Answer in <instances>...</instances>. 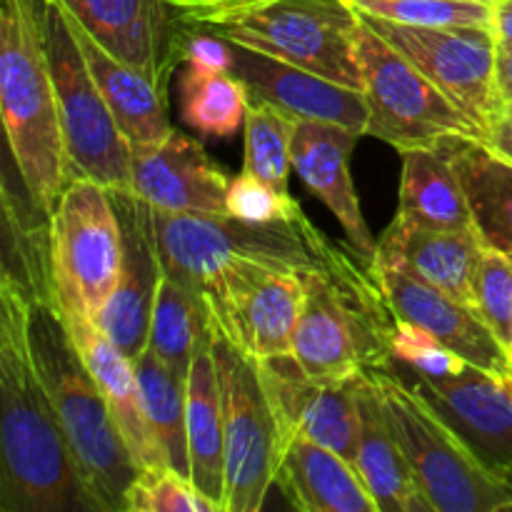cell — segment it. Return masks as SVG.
<instances>
[{
    "mask_svg": "<svg viewBox=\"0 0 512 512\" xmlns=\"http://www.w3.org/2000/svg\"><path fill=\"white\" fill-rule=\"evenodd\" d=\"M63 318L68 323L70 333H73L75 343H78L80 353H83L85 363H88L90 373L98 380L100 390H103L105 400H108L110 413L115 418V425H118L120 435L128 443L138 468L143 470L155 468V465H165L158 443H155L153 428L148 423V415H145L143 395H140V383L133 358H128L100 330V325L95 320L70 313H63Z\"/></svg>",
    "mask_w": 512,
    "mask_h": 512,
    "instance_id": "cb8c5ba5",
    "label": "cell"
},
{
    "mask_svg": "<svg viewBox=\"0 0 512 512\" xmlns=\"http://www.w3.org/2000/svg\"><path fill=\"white\" fill-rule=\"evenodd\" d=\"M508 355H510V360H512V330H510V345H508Z\"/></svg>",
    "mask_w": 512,
    "mask_h": 512,
    "instance_id": "f6af8a7d",
    "label": "cell"
},
{
    "mask_svg": "<svg viewBox=\"0 0 512 512\" xmlns=\"http://www.w3.org/2000/svg\"><path fill=\"white\" fill-rule=\"evenodd\" d=\"M0 510L98 512L80 480L28 338V303L0 280Z\"/></svg>",
    "mask_w": 512,
    "mask_h": 512,
    "instance_id": "6da1fadb",
    "label": "cell"
},
{
    "mask_svg": "<svg viewBox=\"0 0 512 512\" xmlns=\"http://www.w3.org/2000/svg\"><path fill=\"white\" fill-rule=\"evenodd\" d=\"M303 308L293 355L320 380H350L393 368L395 318L378 273L340 245L333 258L303 275Z\"/></svg>",
    "mask_w": 512,
    "mask_h": 512,
    "instance_id": "277c9868",
    "label": "cell"
},
{
    "mask_svg": "<svg viewBox=\"0 0 512 512\" xmlns=\"http://www.w3.org/2000/svg\"><path fill=\"white\" fill-rule=\"evenodd\" d=\"M43 8L45 0L0 3V113L18 175L50 215L70 173L45 48Z\"/></svg>",
    "mask_w": 512,
    "mask_h": 512,
    "instance_id": "5b68a950",
    "label": "cell"
},
{
    "mask_svg": "<svg viewBox=\"0 0 512 512\" xmlns=\"http://www.w3.org/2000/svg\"><path fill=\"white\" fill-rule=\"evenodd\" d=\"M228 215L245 220V223H278L290 220L300 213V203L290 193H280L258 175L243 173L230 180L228 185Z\"/></svg>",
    "mask_w": 512,
    "mask_h": 512,
    "instance_id": "74e56055",
    "label": "cell"
},
{
    "mask_svg": "<svg viewBox=\"0 0 512 512\" xmlns=\"http://www.w3.org/2000/svg\"><path fill=\"white\" fill-rule=\"evenodd\" d=\"M358 63L368 103L365 135L385 140L400 153L438 145L455 135L480 138L468 115L363 18L358 28Z\"/></svg>",
    "mask_w": 512,
    "mask_h": 512,
    "instance_id": "30bf717a",
    "label": "cell"
},
{
    "mask_svg": "<svg viewBox=\"0 0 512 512\" xmlns=\"http://www.w3.org/2000/svg\"><path fill=\"white\" fill-rule=\"evenodd\" d=\"M475 310L508 350L512 330V258L488 245L483 248L475 273Z\"/></svg>",
    "mask_w": 512,
    "mask_h": 512,
    "instance_id": "d590c367",
    "label": "cell"
},
{
    "mask_svg": "<svg viewBox=\"0 0 512 512\" xmlns=\"http://www.w3.org/2000/svg\"><path fill=\"white\" fill-rule=\"evenodd\" d=\"M415 388L433 403L480 463L512 488V370L468 365L455 378H415Z\"/></svg>",
    "mask_w": 512,
    "mask_h": 512,
    "instance_id": "9a60e30c",
    "label": "cell"
},
{
    "mask_svg": "<svg viewBox=\"0 0 512 512\" xmlns=\"http://www.w3.org/2000/svg\"><path fill=\"white\" fill-rule=\"evenodd\" d=\"M355 400H358L360 418L355 468L363 475L378 510L435 512L410 470L408 458L390 428V420L368 373L355 378Z\"/></svg>",
    "mask_w": 512,
    "mask_h": 512,
    "instance_id": "d4e9b609",
    "label": "cell"
},
{
    "mask_svg": "<svg viewBox=\"0 0 512 512\" xmlns=\"http://www.w3.org/2000/svg\"><path fill=\"white\" fill-rule=\"evenodd\" d=\"M185 65L230 73V68H233V50H230L228 40L220 38V35L188 28V38H185Z\"/></svg>",
    "mask_w": 512,
    "mask_h": 512,
    "instance_id": "f35d334b",
    "label": "cell"
},
{
    "mask_svg": "<svg viewBox=\"0 0 512 512\" xmlns=\"http://www.w3.org/2000/svg\"><path fill=\"white\" fill-rule=\"evenodd\" d=\"M138 373L145 415L153 428L163 463L190 478L188 450V393L185 380L178 378L153 350L133 360Z\"/></svg>",
    "mask_w": 512,
    "mask_h": 512,
    "instance_id": "4dcf8cb0",
    "label": "cell"
},
{
    "mask_svg": "<svg viewBox=\"0 0 512 512\" xmlns=\"http://www.w3.org/2000/svg\"><path fill=\"white\" fill-rule=\"evenodd\" d=\"M213 325V323H210ZM213 353L223 400L225 503L223 512H255L273 488L278 465V425L250 360L213 325Z\"/></svg>",
    "mask_w": 512,
    "mask_h": 512,
    "instance_id": "8fae6325",
    "label": "cell"
},
{
    "mask_svg": "<svg viewBox=\"0 0 512 512\" xmlns=\"http://www.w3.org/2000/svg\"><path fill=\"white\" fill-rule=\"evenodd\" d=\"M125 238L113 193L70 178L50 213V270L63 313L98 320L118 288Z\"/></svg>",
    "mask_w": 512,
    "mask_h": 512,
    "instance_id": "ba28073f",
    "label": "cell"
},
{
    "mask_svg": "<svg viewBox=\"0 0 512 512\" xmlns=\"http://www.w3.org/2000/svg\"><path fill=\"white\" fill-rule=\"evenodd\" d=\"M153 223L165 273L198 290L205 300L243 275H305L340 248L305 218L303 210L278 223L153 210Z\"/></svg>",
    "mask_w": 512,
    "mask_h": 512,
    "instance_id": "3957f363",
    "label": "cell"
},
{
    "mask_svg": "<svg viewBox=\"0 0 512 512\" xmlns=\"http://www.w3.org/2000/svg\"><path fill=\"white\" fill-rule=\"evenodd\" d=\"M498 85L503 98H512V45L498 40Z\"/></svg>",
    "mask_w": 512,
    "mask_h": 512,
    "instance_id": "60d3db41",
    "label": "cell"
},
{
    "mask_svg": "<svg viewBox=\"0 0 512 512\" xmlns=\"http://www.w3.org/2000/svg\"><path fill=\"white\" fill-rule=\"evenodd\" d=\"M385 415L435 512L512 510V488L490 473L415 385L390 368L370 370Z\"/></svg>",
    "mask_w": 512,
    "mask_h": 512,
    "instance_id": "52a82bcc",
    "label": "cell"
},
{
    "mask_svg": "<svg viewBox=\"0 0 512 512\" xmlns=\"http://www.w3.org/2000/svg\"><path fill=\"white\" fill-rule=\"evenodd\" d=\"M273 485L295 510L380 512L360 470L338 450L303 435L280 443Z\"/></svg>",
    "mask_w": 512,
    "mask_h": 512,
    "instance_id": "603a6c76",
    "label": "cell"
},
{
    "mask_svg": "<svg viewBox=\"0 0 512 512\" xmlns=\"http://www.w3.org/2000/svg\"><path fill=\"white\" fill-rule=\"evenodd\" d=\"M393 358L413 368L415 375L435 380L455 378L470 365L428 330L400 318L393 333Z\"/></svg>",
    "mask_w": 512,
    "mask_h": 512,
    "instance_id": "8d00e7d4",
    "label": "cell"
},
{
    "mask_svg": "<svg viewBox=\"0 0 512 512\" xmlns=\"http://www.w3.org/2000/svg\"><path fill=\"white\" fill-rule=\"evenodd\" d=\"M3 275L13 278L25 293L30 350L90 500L98 512H125V493L140 468L65 323L53 270H3Z\"/></svg>",
    "mask_w": 512,
    "mask_h": 512,
    "instance_id": "7a4b0ae2",
    "label": "cell"
},
{
    "mask_svg": "<svg viewBox=\"0 0 512 512\" xmlns=\"http://www.w3.org/2000/svg\"><path fill=\"white\" fill-rule=\"evenodd\" d=\"M358 13L428 28L495 30V3L483 0H348Z\"/></svg>",
    "mask_w": 512,
    "mask_h": 512,
    "instance_id": "836d02e7",
    "label": "cell"
},
{
    "mask_svg": "<svg viewBox=\"0 0 512 512\" xmlns=\"http://www.w3.org/2000/svg\"><path fill=\"white\" fill-rule=\"evenodd\" d=\"M395 218L435 230H475L468 195L443 143L403 150Z\"/></svg>",
    "mask_w": 512,
    "mask_h": 512,
    "instance_id": "f1b7e54d",
    "label": "cell"
},
{
    "mask_svg": "<svg viewBox=\"0 0 512 512\" xmlns=\"http://www.w3.org/2000/svg\"><path fill=\"white\" fill-rule=\"evenodd\" d=\"M363 133L325 120H298L293 135V170L305 188L328 205L343 228L348 245L373 273H378V238L365 220L355 193L350 158Z\"/></svg>",
    "mask_w": 512,
    "mask_h": 512,
    "instance_id": "e0dca14e",
    "label": "cell"
},
{
    "mask_svg": "<svg viewBox=\"0 0 512 512\" xmlns=\"http://www.w3.org/2000/svg\"><path fill=\"white\" fill-rule=\"evenodd\" d=\"M258 373L278 425L280 443L293 435H303L338 450L355 465L360 433L355 378H313L293 353L260 360Z\"/></svg>",
    "mask_w": 512,
    "mask_h": 512,
    "instance_id": "5bb4252c",
    "label": "cell"
},
{
    "mask_svg": "<svg viewBox=\"0 0 512 512\" xmlns=\"http://www.w3.org/2000/svg\"><path fill=\"white\" fill-rule=\"evenodd\" d=\"M378 268H395L475 308L483 240L475 230H435L393 218L378 240Z\"/></svg>",
    "mask_w": 512,
    "mask_h": 512,
    "instance_id": "7402d4cb",
    "label": "cell"
},
{
    "mask_svg": "<svg viewBox=\"0 0 512 512\" xmlns=\"http://www.w3.org/2000/svg\"><path fill=\"white\" fill-rule=\"evenodd\" d=\"M125 512H220L188 475L170 465L143 468L125 493Z\"/></svg>",
    "mask_w": 512,
    "mask_h": 512,
    "instance_id": "e575fe53",
    "label": "cell"
},
{
    "mask_svg": "<svg viewBox=\"0 0 512 512\" xmlns=\"http://www.w3.org/2000/svg\"><path fill=\"white\" fill-rule=\"evenodd\" d=\"M43 25L70 178L133 193V145L110 113L58 0H45Z\"/></svg>",
    "mask_w": 512,
    "mask_h": 512,
    "instance_id": "9c48e42d",
    "label": "cell"
},
{
    "mask_svg": "<svg viewBox=\"0 0 512 512\" xmlns=\"http://www.w3.org/2000/svg\"><path fill=\"white\" fill-rule=\"evenodd\" d=\"M188 393V450L190 480L223 512L225 503V448L223 400L213 353V325L198 345L185 378Z\"/></svg>",
    "mask_w": 512,
    "mask_h": 512,
    "instance_id": "83f0119b",
    "label": "cell"
},
{
    "mask_svg": "<svg viewBox=\"0 0 512 512\" xmlns=\"http://www.w3.org/2000/svg\"><path fill=\"white\" fill-rule=\"evenodd\" d=\"M188 28L248 45L363 93L358 63L360 15L348 0H245L180 13Z\"/></svg>",
    "mask_w": 512,
    "mask_h": 512,
    "instance_id": "8992f818",
    "label": "cell"
},
{
    "mask_svg": "<svg viewBox=\"0 0 512 512\" xmlns=\"http://www.w3.org/2000/svg\"><path fill=\"white\" fill-rule=\"evenodd\" d=\"M63 13L73 30L75 43L85 55V63H88L90 73H93L95 83H98L100 93L128 143L138 148V145H153L168 138L175 130L168 118V93H163L143 73L110 55L98 40L90 38L88 30L68 10L63 8Z\"/></svg>",
    "mask_w": 512,
    "mask_h": 512,
    "instance_id": "484cf974",
    "label": "cell"
},
{
    "mask_svg": "<svg viewBox=\"0 0 512 512\" xmlns=\"http://www.w3.org/2000/svg\"><path fill=\"white\" fill-rule=\"evenodd\" d=\"M110 193L123 225L125 260L118 288L95 323L128 358L135 360L148 350L150 318L165 268L150 205L135 193H123V190H110Z\"/></svg>",
    "mask_w": 512,
    "mask_h": 512,
    "instance_id": "2e32d148",
    "label": "cell"
},
{
    "mask_svg": "<svg viewBox=\"0 0 512 512\" xmlns=\"http://www.w3.org/2000/svg\"><path fill=\"white\" fill-rule=\"evenodd\" d=\"M183 118L198 133L210 138H233L245 125L248 90L233 73L188 68L180 78Z\"/></svg>",
    "mask_w": 512,
    "mask_h": 512,
    "instance_id": "1f68e13d",
    "label": "cell"
},
{
    "mask_svg": "<svg viewBox=\"0 0 512 512\" xmlns=\"http://www.w3.org/2000/svg\"><path fill=\"white\" fill-rule=\"evenodd\" d=\"M378 278L395 318L410 320L428 330L470 365L493 373H510L508 350L485 325L478 310L395 268L380 265Z\"/></svg>",
    "mask_w": 512,
    "mask_h": 512,
    "instance_id": "44dd1931",
    "label": "cell"
},
{
    "mask_svg": "<svg viewBox=\"0 0 512 512\" xmlns=\"http://www.w3.org/2000/svg\"><path fill=\"white\" fill-rule=\"evenodd\" d=\"M483 3H495V0H483Z\"/></svg>",
    "mask_w": 512,
    "mask_h": 512,
    "instance_id": "bcb514c9",
    "label": "cell"
},
{
    "mask_svg": "<svg viewBox=\"0 0 512 512\" xmlns=\"http://www.w3.org/2000/svg\"><path fill=\"white\" fill-rule=\"evenodd\" d=\"M298 120L280 113L270 103L248 98L245 113V165L243 170L290 193L288 178L293 170V135Z\"/></svg>",
    "mask_w": 512,
    "mask_h": 512,
    "instance_id": "d6a6232c",
    "label": "cell"
},
{
    "mask_svg": "<svg viewBox=\"0 0 512 512\" xmlns=\"http://www.w3.org/2000/svg\"><path fill=\"white\" fill-rule=\"evenodd\" d=\"M303 295V275H260L208 305L210 323L255 363L290 355Z\"/></svg>",
    "mask_w": 512,
    "mask_h": 512,
    "instance_id": "ffe728a7",
    "label": "cell"
},
{
    "mask_svg": "<svg viewBox=\"0 0 512 512\" xmlns=\"http://www.w3.org/2000/svg\"><path fill=\"white\" fill-rule=\"evenodd\" d=\"M208 333L210 308L203 295L165 273L155 295L148 350H153L178 378L185 380L195 350Z\"/></svg>",
    "mask_w": 512,
    "mask_h": 512,
    "instance_id": "f546056e",
    "label": "cell"
},
{
    "mask_svg": "<svg viewBox=\"0 0 512 512\" xmlns=\"http://www.w3.org/2000/svg\"><path fill=\"white\" fill-rule=\"evenodd\" d=\"M230 50H233L230 73L245 85L248 98L270 103L295 120H325L365 135L368 103L360 90L260 53L248 45L230 43Z\"/></svg>",
    "mask_w": 512,
    "mask_h": 512,
    "instance_id": "ac0fdd59",
    "label": "cell"
},
{
    "mask_svg": "<svg viewBox=\"0 0 512 512\" xmlns=\"http://www.w3.org/2000/svg\"><path fill=\"white\" fill-rule=\"evenodd\" d=\"M503 115H508V118H512V98H508L503 103Z\"/></svg>",
    "mask_w": 512,
    "mask_h": 512,
    "instance_id": "ee69618b",
    "label": "cell"
},
{
    "mask_svg": "<svg viewBox=\"0 0 512 512\" xmlns=\"http://www.w3.org/2000/svg\"><path fill=\"white\" fill-rule=\"evenodd\" d=\"M380 38L388 40L423 75H428L478 128L503 115L498 85V35L490 28H428L358 13Z\"/></svg>",
    "mask_w": 512,
    "mask_h": 512,
    "instance_id": "7c38bea8",
    "label": "cell"
},
{
    "mask_svg": "<svg viewBox=\"0 0 512 512\" xmlns=\"http://www.w3.org/2000/svg\"><path fill=\"white\" fill-rule=\"evenodd\" d=\"M495 35L512 45V0H495Z\"/></svg>",
    "mask_w": 512,
    "mask_h": 512,
    "instance_id": "b9f144b4",
    "label": "cell"
},
{
    "mask_svg": "<svg viewBox=\"0 0 512 512\" xmlns=\"http://www.w3.org/2000/svg\"><path fill=\"white\" fill-rule=\"evenodd\" d=\"M480 140H485L490 148L498 150L500 155H505V158L512 160V118H508V115H500V118L485 130Z\"/></svg>",
    "mask_w": 512,
    "mask_h": 512,
    "instance_id": "ab89813d",
    "label": "cell"
},
{
    "mask_svg": "<svg viewBox=\"0 0 512 512\" xmlns=\"http://www.w3.org/2000/svg\"><path fill=\"white\" fill-rule=\"evenodd\" d=\"M443 145L468 195L475 233L483 245L512 258V160L478 135H455Z\"/></svg>",
    "mask_w": 512,
    "mask_h": 512,
    "instance_id": "4316f807",
    "label": "cell"
},
{
    "mask_svg": "<svg viewBox=\"0 0 512 512\" xmlns=\"http://www.w3.org/2000/svg\"><path fill=\"white\" fill-rule=\"evenodd\" d=\"M110 55L168 93V80L185 63L183 18L168 0H58Z\"/></svg>",
    "mask_w": 512,
    "mask_h": 512,
    "instance_id": "4fadbf2b",
    "label": "cell"
},
{
    "mask_svg": "<svg viewBox=\"0 0 512 512\" xmlns=\"http://www.w3.org/2000/svg\"><path fill=\"white\" fill-rule=\"evenodd\" d=\"M228 185L203 145L178 130L133 148V193L160 213L228 215Z\"/></svg>",
    "mask_w": 512,
    "mask_h": 512,
    "instance_id": "d6986e66",
    "label": "cell"
},
{
    "mask_svg": "<svg viewBox=\"0 0 512 512\" xmlns=\"http://www.w3.org/2000/svg\"><path fill=\"white\" fill-rule=\"evenodd\" d=\"M178 13H200V10L228 8V5L245 3V0H168Z\"/></svg>",
    "mask_w": 512,
    "mask_h": 512,
    "instance_id": "7bdbcfd3",
    "label": "cell"
}]
</instances>
